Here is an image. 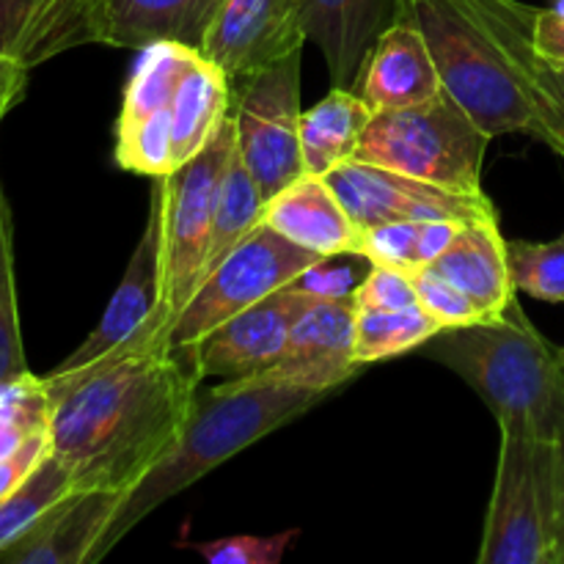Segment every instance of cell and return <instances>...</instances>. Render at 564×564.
Returning <instances> with one entry per match:
<instances>
[{
	"label": "cell",
	"instance_id": "cell-1",
	"mask_svg": "<svg viewBox=\"0 0 564 564\" xmlns=\"http://www.w3.org/2000/svg\"><path fill=\"white\" fill-rule=\"evenodd\" d=\"M42 383L50 452L75 488L127 494L180 438L202 378L185 350L121 341L97 361L53 369Z\"/></svg>",
	"mask_w": 564,
	"mask_h": 564
},
{
	"label": "cell",
	"instance_id": "cell-2",
	"mask_svg": "<svg viewBox=\"0 0 564 564\" xmlns=\"http://www.w3.org/2000/svg\"><path fill=\"white\" fill-rule=\"evenodd\" d=\"M325 397H328L325 391L284 383L268 372L229 378L207 391L198 389L185 430L165 452L163 460L135 488L127 490L108 532L94 551L91 564L102 562L108 551H113L116 543H121L149 512L180 496L220 463L240 455L273 430L312 411Z\"/></svg>",
	"mask_w": 564,
	"mask_h": 564
},
{
	"label": "cell",
	"instance_id": "cell-3",
	"mask_svg": "<svg viewBox=\"0 0 564 564\" xmlns=\"http://www.w3.org/2000/svg\"><path fill=\"white\" fill-rule=\"evenodd\" d=\"M419 352L460 375L501 433L554 444L564 438V352L529 323L518 301L499 317L438 330Z\"/></svg>",
	"mask_w": 564,
	"mask_h": 564
},
{
	"label": "cell",
	"instance_id": "cell-4",
	"mask_svg": "<svg viewBox=\"0 0 564 564\" xmlns=\"http://www.w3.org/2000/svg\"><path fill=\"white\" fill-rule=\"evenodd\" d=\"M438 66L444 91L490 138L527 132L543 138L534 99L490 31L479 0H402Z\"/></svg>",
	"mask_w": 564,
	"mask_h": 564
},
{
	"label": "cell",
	"instance_id": "cell-5",
	"mask_svg": "<svg viewBox=\"0 0 564 564\" xmlns=\"http://www.w3.org/2000/svg\"><path fill=\"white\" fill-rule=\"evenodd\" d=\"M490 135L446 91L408 108L375 110L356 149L358 163L397 171L457 193H485Z\"/></svg>",
	"mask_w": 564,
	"mask_h": 564
},
{
	"label": "cell",
	"instance_id": "cell-6",
	"mask_svg": "<svg viewBox=\"0 0 564 564\" xmlns=\"http://www.w3.org/2000/svg\"><path fill=\"white\" fill-rule=\"evenodd\" d=\"M235 147V116L229 113L213 141L196 158L187 160L174 174L158 180L160 202H163V292L154 317L124 341L169 345L171 323L196 292L198 270L207 257L209 231L218 209L220 185Z\"/></svg>",
	"mask_w": 564,
	"mask_h": 564
},
{
	"label": "cell",
	"instance_id": "cell-7",
	"mask_svg": "<svg viewBox=\"0 0 564 564\" xmlns=\"http://www.w3.org/2000/svg\"><path fill=\"white\" fill-rule=\"evenodd\" d=\"M479 564H556V444L501 433Z\"/></svg>",
	"mask_w": 564,
	"mask_h": 564
},
{
	"label": "cell",
	"instance_id": "cell-8",
	"mask_svg": "<svg viewBox=\"0 0 564 564\" xmlns=\"http://www.w3.org/2000/svg\"><path fill=\"white\" fill-rule=\"evenodd\" d=\"M330 262L297 242L286 240L268 224H259L191 295L169 328L174 350L196 345L202 336L224 325L235 314L301 279L317 264Z\"/></svg>",
	"mask_w": 564,
	"mask_h": 564
},
{
	"label": "cell",
	"instance_id": "cell-9",
	"mask_svg": "<svg viewBox=\"0 0 564 564\" xmlns=\"http://www.w3.org/2000/svg\"><path fill=\"white\" fill-rule=\"evenodd\" d=\"M237 152L264 202L306 174L301 152V50L231 83Z\"/></svg>",
	"mask_w": 564,
	"mask_h": 564
},
{
	"label": "cell",
	"instance_id": "cell-10",
	"mask_svg": "<svg viewBox=\"0 0 564 564\" xmlns=\"http://www.w3.org/2000/svg\"><path fill=\"white\" fill-rule=\"evenodd\" d=\"M187 44L154 42L141 50L116 121V163L149 180L174 174L176 80Z\"/></svg>",
	"mask_w": 564,
	"mask_h": 564
},
{
	"label": "cell",
	"instance_id": "cell-11",
	"mask_svg": "<svg viewBox=\"0 0 564 564\" xmlns=\"http://www.w3.org/2000/svg\"><path fill=\"white\" fill-rule=\"evenodd\" d=\"M325 180L361 231L400 220H499L494 202L485 193L446 191L358 160L339 165Z\"/></svg>",
	"mask_w": 564,
	"mask_h": 564
},
{
	"label": "cell",
	"instance_id": "cell-12",
	"mask_svg": "<svg viewBox=\"0 0 564 564\" xmlns=\"http://www.w3.org/2000/svg\"><path fill=\"white\" fill-rule=\"evenodd\" d=\"M319 301L301 279L253 303L209 330L193 347H185L198 378H248L273 369L284 356L301 314Z\"/></svg>",
	"mask_w": 564,
	"mask_h": 564
},
{
	"label": "cell",
	"instance_id": "cell-13",
	"mask_svg": "<svg viewBox=\"0 0 564 564\" xmlns=\"http://www.w3.org/2000/svg\"><path fill=\"white\" fill-rule=\"evenodd\" d=\"M303 0H220L202 53L240 83L306 44Z\"/></svg>",
	"mask_w": 564,
	"mask_h": 564
},
{
	"label": "cell",
	"instance_id": "cell-14",
	"mask_svg": "<svg viewBox=\"0 0 564 564\" xmlns=\"http://www.w3.org/2000/svg\"><path fill=\"white\" fill-rule=\"evenodd\" d=\"M160 292H163V202H160V191L154 185L152 196H149L147 224H143L141 240L127 262L124 279L116 286L97 328L83 339V345L69 358L55 367V372L97 361L105 352L130 339L138 328H143L154 317L160 306Z\"/></svg>",
	"mask_w": 564,
	"mask_h": 564
},
{
	"label": "cell",
	"instance_id": "cell-15",
	"mask_svg": "<svg viewBox=\"0 0 564 564\" xmlns=\"http://www.w3.org/2000/svg\"><path fill=\"white\" fill-rule=\"evenodd\" d=\"M356 345V297L314 301L295 323L284 356L268 375L314 391H336L361 369Z\"/></svg>",
	"mask_w": 564,
	"mask_h": 564
},
{
	"label": "cell",
	"instance_id": "cell-16",
	"mask_svg": "<svg viewBox=\"0 0 564 564\" xmlns=\"http://www.w3.org/2000/svg\"><path fill=\"white\" fill-rule=\"evenodd\" d=\"M124 494L72 490L42 521L0 551L3 564H91Z\"/></svg>",
	"mask_w": 564,
	"mask_h": 564
},
{
	"label": "cell",
	"instance_id": "cell-17",
	"mask_svg": "<svg viewBox=\"0 0 564 564\" xmlns=\"http://www.w3.org/2000/svg\"><path fill=\"white\" fill-rule=\"evenodd\" d=\"M352 91L361 94L375 110L408 108L444 91L427 42L411 20L400 17L380 33L358 72Z\"/></svg>",
	"mask_w": 564,
	"mask_h": 564
},
{
	"label": "cell",
	"instance_id": "cell-18",
	"mask_svg": "<svg viewBox=\"0 0 564 564\" xmlns=\"http://www.w3.org/2000/svg\"><path fill=\"white\" fill-rule=\"evenodd\" d=\"M402 17V0H303V31L339 88L356 77L380 33Z\"/></svg>",
	"mask_w": 564,
	"mask_h": 564
},
{
	"label": "cell",
	"instance_id": "cell-19",
	"mask_svg": "<svg viewBox=\"0 0 564 564\" xmlns=\"http://www.w3.org/2000/svg\"><path fill=\"white\" fill-rule=\"evenodd\" d=\"M264 224L284 235L286 240L308 248L325 259L358 257L361 237L356 220L347 215L334 187L325 176L303 174L290 187L264 204Z\"/></svg>",
	"mask_w": 564,
	"mask_h": 564
},
{
	"label": "cell",
	"instance_id": "cell-20",
	"mask_svg": "<svg viewBox=\"0 0 564 564\" xmlns=\"http://www.w3.org/2000/svg\"><path fill=\"white\" fill-rule=\"evenodd\" d=\"M220 0H99L91 44L143 50L180 42L202 50Z\"/></svg>",
	"mask_w": 564,
	"mask_h": 564
},
{
	"label": "cell",
	"instance_id": "cell-21",
	"mask_svg": "<svg viewBox=\"0 0 564 564\" xmlns=\"http://www.w3.org/2000/svg\"><path fill=\"white\" fill-rule=\"evenodd\" d=\"M422 270L460 290L488 319L499 317L516 303V286L507 264V240L499 220L463 224L449 248Z\"/></svg>",
	"mask_w": 564,
	"mask_h": 564
},
{
	"label": "cell",
	"instance_id": "cell-22",
	"mask_svg": "<svg viewBox=\"0 0 564 564\" xmlns=\"http://www.w3.org/2000/svg\"><path fill=\"white\" fill-rule=\"evenodd\" d=\"M375 108L352 88L334 86L328 97L301 116L303 169L312 176H328L339 165L356 158L364 130L372 121Z\"/></svg>",
	"mask_w": 564,
	"mask_h": 564
},
{
	"label": "cell",
	"instance_id": "cell-23",
	"mask_svg": "<svg viewBox=\"0 0 564 564\" xmlns=\"http://www.w3.org/2000/svg\"><path fill=\"white\" fill-rule=\"evenodd\" d=\"M264 196L259 193L257 182L248 174L240 152H231L229 169H226L224 185H220L218 209H215L213 231H209L207 257H204L202 270H198L196 286L262 224L264 218Z\"/></svg>",
	"mask_w": 564,
	"mask_h": 564
},
{
	"label": "cell",
	"instance_id": "cell-24",
	"mask_svg": "<svg viewBox=\"0 0 564 564\" xmlns=\"http://www.w3.org/2000/svg\"><path fill=\"white\" fill-rule=\"evenodd\" d=\"M463 224L455 220H400L367 229L361 237V259L369 264H386L402 273L427 268L449 248Z\"/></svg>",
	"mask_w": 564,
	"mask_h": 564
},
{
	"label": "cell",
	"instance_id": "cell-25",
	"mask_svg": "<svg viewBox=\"0 0 564 564\" xmlns=\"http://www.w3.org/2000/svg\"><path fill=\"white\" fill-rule=\"evenodd\" d=\"M438 323L422 306L411 308H367L356 306V364L386 361L402 352L419 350L438 334Z\"/></svg>",
	"mask_w": 564,
	"mask_h": 564
},
{
	"label": "cell",
	"instance_id": "cell-26",
	"mask_svg": "<svg viewBox=\"0 0 564 564\" xmlns=\"http://www.w3.org/2000/svg\"><path fill=\"white\" fill-rule=\"evenodd\" d=\"M72 490H77L72 471L53 452H47L22 482L0 499V551L31 532L42 516H47Z\"/></svg>",
	"mask_w": 564,
	"mask_h": 564
},
{
	"label": "cell",
	"instance_id": "cell-27",
	"mask_svg": "<svg viewBox=\"0 0 564 564\" xmlns=\"http://www.w3.org/2000/svg\"><path fill=\"white\" fill-rule=\"evenodd\" d=\"M64 0H0V61L33 66L50 61V42Z\"/></svg>",
	"mask_w": 564,
	"mask_h": 564
},
{
	"label": "cell",
	"instance_id": "cell-28",
	"mask_svg": "<svg viewBox=\"0 0 564 564\" xmlns=\"http://www.w3.org/2000/svg\"><path fill=\"white\" fill-rule=\"evenodd\" d=\"M31 372L25 361L17 308L14 284V235H11V209L0 185V389Z\"/></svg>",
	"mask_w": 564,
	"mask_h": 564
},
{
	"label": "cell",
	"instance_id": "cell-29",
	"mask_svg": "<svg viewBox=\"0 0 564 564\" xmlns=\"http://www.w3.org/2000/svg\"><path fill=\"white\" fill-rule=\"evenodd\" d=\"M507 264L516 292L564 306V231L556 240H507Z\"/></svg>",
	"mask_w": 564,
	"mask_h": 564
},
{
	"label": "cell",
	"instance_id": "cell-30",
	"mask_svg": "<svg viewBox=\"0 0 564 564\" xmlns=\"http://www.w3.org/2000/svg\"><path fill=\"white\" fill-rule=\"evenodd\" d=\"M411 275L413 286H416L419 303H422L424 312L438 323V328H463V325L482 323L485 317L460 290H455L452 284H446L438 275L427 273V270H413Z\"/></svg>",
	"mask_w": 564,
	"mask_h": 564
},
{
	"label": "cell",
	"instance_id": "cell-31",
	"mask_svg": "<svg viewBox=\"0 0 564 564\" xmlns=\"http://www.w3.org/2000/svg\"><path fill=\"white\" fill-rule=\"evenodd\" d=\"M297 529L273 538H253V534H237V538L209 540V543H193L191 549L213 564H279L290 551Z\"/></svg>",
	"mask_w": 564,
	"mask_h": 564
},
{
	"label": "cell",
	"instance_id": "cell-32",
	"mask_svg": "<svg viewBox=\"0 0 564 564\" xmlns=\"http://www.w3.org/2000/svg\"><path fill=\"white\" fill-rule=\"evenodd\" d=\"M356 306L367 308H411L422 306L411 275L386 264H369L367 275L356 286Z\"/></svg>",
	"mask_w": 564,
	"mask_h": 564
},
{
	"label": "cell",
	"instance_id": "cell-33",
	"mask_svg": "<svg viewBox=\"0 0 564 564\" xmlns=\"http://www.w3.org/2000/svg\"><path fill=\"white\" fill-rule=\"evenodd\" d=\"M47 452H50V435H47V430H42V433L28 435V438L22 441L14 452H9L6 457H0V499H3V496H9L11 490L20 485L22 479H25L28 474L39 466V460H42Z\"/></svg>",
	"mask_w": 564,
	"mask_h": 564
},
{
	"label": "cell",
	"instance_id": "cell-34",
	"mask_svg": "<svg viewBox=\"0 0 564 564\" xmlns=\"http://www.w3.org/2000/svg\"><path fill=\"white\" fill-rule=\"evenodd\" d=\"M534 47L556 69H564V0H551L534 14Z\"/></svg>",
	"mask_w": 564,
	"mask_h": 564
},
{
	"label": "cell",
	"instance_id": "cell-35",
	"mask_svg": "<svg viewBox=\"0 0 564 564\" xmlns=\"http://www.w3.org/2000/svg\"><path fill=\"white\" fill-rule=\"evenodd\" d=\"M323 264H317V268L301 275V284L306 290H312L317 297H325V301H339V297L356 295V286L361 281H356V273L350 268H336L323 273Z\"/></svg>",
	"mask_w": 564,
	"mask_h": 564
},
{
	"label": "cell",
	"instance_id": "cell-36",
	"mask_svg": "<svg viewBox=\"0 0 564 564\" xmlns=\"http://www.w3.org/2000/svg\"><path fill=\"white\" fill-rule=\"evenodd\" d=\"M28 86V69L22 66H11L0 61V121L6 119L11 108L22 99Z\"/></svg>",
	"mask_w": 564,
	"mask_h": 564
},
{
	"label": "cell",
	"instance_id": "cell-37",
	"mask_svg": "<svg viewBox=\"0 0 564 564\" xmlns=\"http://www.w3.org/2000/svg\"><path fill=\"white\" fill-rule=\"evenodd\" d=\"M556 564H564V438L556 441Z\"/></svg>",
	"mask_w": 564,
	"mask_h": 564
},
{
	"label": "cell",
	"instance_id": "cell-38",
	"mask_svg": "<svg viewBox=\"0 0 564 564\" xmlns=\"http://www.w3.org/2000/svg\"><path fill=\"white\" fill-rule=\"evenodd\" d=\"M554 77H556V88H560V94H556V105H560V116H562V130H564V69H556L554 66ZM560 158L564 160V149Z\"/></svg>",
	"mask_w": 564,
	"mask_h": 564
},
{
	"label": "cell",
	"instance_id": "cell-39",
	"mask_svg": "<svg viewBox=\"0 0 564 564\" xmlns=\"http://www.w3.org/2000/svg\"><path fill=\"white\" fill-rule=\"evenodd\" d=\"M562 352H564V347H562Z\"/></svg>",
	"mask_w": 564,
	"mask_h": 564
}]
</instances>
